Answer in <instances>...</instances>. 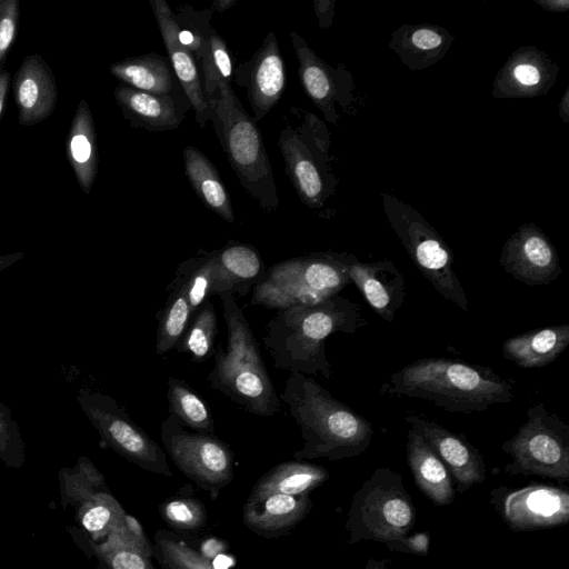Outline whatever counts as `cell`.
<instances>
[{
	"label": "cell",
	"instance_id": "cell-1",
	"mask_svg": "<svg viewBox=\"0 0 569 569\" xmlns=\"http://www.w3.org/2000/svg\"><path fill=\"white\" fill-rule=\"evenodd\" d=\"M366 325L361 306L337 295L316 305L277 310L263 343L276 367L331 379L326 339L338 332L353 335Z\"/></svg>",
	"mask_w": 569,
	"mask_h": 569
},
{
	"label": "cell",
	"instance_id": "cell-2",
	"mask_svg": "<svg viewBox=\"0 0 569 569\" xmlns=\"http://www.w3.org/2000/svg\"><path fill=\"white\" fill-rule=\"evenodd\" d=\"M515 381L491 368L448 358L417 359L392 373L380 392L430 401L450 412H482L512 401Z\"/></svg>",
	"mask_w": 569,
	"mask_h": 569
},
{
	"label": "cell",
	"instance_id": "cell-3",
	"mask_svg": "<svg viewBox=\"0 0 569 569\" xmlns=\"http://www.w3.org/2000/svg\"><path fill=\"white\" fill-rule=\"evenodd\" d=\"M280 399L301 430L303 445L293 453L296 460L353 458L370 446L371 423L312 377L290 372Z\"/></svg>",
	"mask_w": 569,
	"mask_h": 569
},
{
	"label": "cell",
	"instance_id": "cell-4",
	"mask_svg": "<svg viewBox=\"0 0 569 569\" xmlns=\"http://www.w3.org/2000/svg\"><path fill=\"white\" fill-rule=\"evenodd\" d=\"M219 298L227 326V347L216 348L208 381L249 412L271 417L280 403L257 339L237 299L231 295Z\"/></svg>",
	"mask_w": 569,
	"mask_h": 569
},
{
	"label": "cell",
	"instance_id": "cell-5",
	"mask_svg": "<svg viewBox=\"0 0 569 569\" xmlns=\"http://www.w3.org/2000/svg\"><path fill=\"white\" fill-rule=\"evenodd\" d=\"M207 104L210 121L241 186L263 210H276L279 197L272 167L256 121L228 82L219 83L218 92L207 99Z\"/></svg>",
	"mask_w": 569,
	"mask_h": 569
},
{
	"label": "cell",
	"instance_id": "cell-6",
	"mask_svg": "<svg viewBox=\"0 0 569 569\" xmlns=\"http://www.w3.org/2000/svg\"><path fill=\"white\" fill-rule=\"evenodd\" d=\"M356 260L345 252H311L279 261L252 288L249 305L281 310L319 303L352 283L349 267Z\"/></svg>",
	"mask_w": 569,
	"mask_h": 569
},
{
	"label": "cell",
	"instance_id": "cell-7",
	"mask_svg": "<svg viewBox=\"0 0 569 569\" xmlns=\"http://www.w3.org/2000/svg\"><path fill=\"white\" fill-rule=\"evenodd\" d=\"M416 523V509L402 476L379 467L355 492L345 523L347 543H387L409 533Z\"/></svg>",
	"mask_w": 569,
	"mask_h": 569
},
{
	"label": "cell",
	"instance_id": "cell-8",
	"mask_svg": "<svg viewBox=\"0 0 569 569\" xmlns=\"http://www.w3.org/2000/svg\"><path fill=\"white\" fill-rule=\"evenodd\" d=\"M289 112L297 122L286 123L278 142L286 173L300 200L309 208L319 209L335 192L337 183L330 167L329 132L315 114L300 108H291Z\"/></svg>",
	"mask_w": 569,
	"mask_h": 569
},
{
	"label": "cell",
	"instance_id": "cell-9",
	"mask_svg": "<svg viewBox=\"0 0 569 569\" xmlns=\"http://www.w3.org/2000/svg\"><path fill=\"white\" fill-rule=\"evenodd\" d=\"M382 208L417 269L445 299L468 310V299L453 269V254L437 230L411 206L382 193Z\"/></svg>",
	"mask_w": 569,
	"mask_h": 569
},
{
	"label": "cell",
	"instance_id": "cell-10",
	"mask_svg": "<svg viewBox=\"0 0 569 569\" xmlns=\"http://www.w3.org/2000/svg\"><path fill=\"white\" fill-rule=\"evenodd\" d=\"M501 449L511 457L505 465L510 476L569 480V426L543 403L527 410V421Z\"/></svg>",
	"mask_w": 569,
	"mask_h": 569
},
{
	"label": "cell",
	"instance_id": "cell-11",
	"mask_svg": "<svg viewBox=\"0 0 569 569\" xmlns=\"http://www.w3.org/2000/svg\"><path fill=\"white\" fill-rule=\"evenodd\" d=\"M77 401L100 436V445L141 469L164 477L172 471L166 451L109 395L80 389Z\"/></svg>",
	"mask_w": 569,
	"mask_h": 569
},
{
	"label": "cell",
	"instance_id": "cell-12",
	"mask_svg": "<svg viewBox=\"0 0 569 569\" xmlns=\"http://www.w3.org/2000/svg\"><path fill=\"white\" fill-rule=\"evenodd\" d=\"M164 451L176 467L212 496L233 479L230 447L213 433L187 430L172 415L161 423Z\"/></svg>",
	"mask_w": 569,
	"mask_h": 569
},
{
	"label": "cell",
	"instance_id": "cell-13",
	"mask_svg": "<svg viewBox=\"0 0 569 569\" xmlns=\"http://www.w3.org/2000/svg\"><path fill=\"white\" fill-rule=\"evenodd\" d=\"M61 501L71 506L89 541L104 540L127 512L110 492L103 475L88 457H79L73 467L59 471Z\"/></svg>",
	"mask_w": 569,
	"mask_h": 569
},
{
	"label": "cell",
	"instance_id": "cell-14",
	"mask_svg": "<svg viewBox=\"0 0 569 569\" xmlns=\"http://www.w3.org/2000/svg\"><path fill=\"white\" fill-rule=\"evenodd\" d=\"M491 503L513 531H533L569 521V492L565 488L532 483L521 488L497 487Z\"/></svg>",
	"mask_w": 569,
	"mask_h": 569
},
{
	"label": "cell",
	"instance_id": "cell-15",
	"mask_svg": "<svg viewBox=\"0 0 569 569\" xmlns=\"http://www.w3.org/2000/svg\"><path fill=\"white\" fill-rule=\"evenodd\" d=\"M500 266L528 286H545L561 274L559 256L548 237L533 223L520 226L505 242Z\"/></svg>",
	"mask_w": 569,
	"mask_h": 569
},
{
	"label": "cell",
	"instance_id": "cell-16",
	"mask_svg": "<svg viewBox=\"0 0 569 569\" xmlns=\"http://www.w3.org/2000/svg\"><path fill=\"white\" fill-rule=\"evenodd\" d=\"M290 39L298 59V74L305 93L325 119L336 124L339 118L336 104L346 109L353 99L350 73L347 70L333 69L321 60L296 31L290 32Z\"/></svg>",
	"mask_w": 569,
	"mask_h": 569
},
{
	"label": "cell",
	"instance_id": "cell-17",
	"mask_svg": "<svg viewBox=\"0 0 569 569\" xmlns=\"http://www.w3.org/2000/svg\"><path fill=\"white\" fill-rule=\"evenodd\" d=\"M232 80L246 89L253 120H262L280 100L286 84L283 59L272 31L253 56L236 68Z\"/></svg>",
	"mask_w": 569,
	"mask_h": 569
},
{
	"label": "cell",
	"instance_id": "cell-18",
	"mask_svg": "<svg viewBox=\"0 0 569 569\" xmlns=\"http://www.w3.org/2000/svg\"><path fill=\"white\" fill-rule=\"evenodd\" d=\"M405 420L430 445L445 463L455 483V491L462 493L486 480L483 457L465 436L418 416L409 415Z\"/></svg>",
	"mask_w": 569,
	"mask_h": 569
},
{
	"label": "cell",
	"instance_id": "cell-19",
	"mask_svg": "<svg viewBox=\"0 0 569 569\" xmlns=\"http://www.w3.org/2000/svg\"><path fill=\"white\" fill-rule=\"evenodd\" d=\"M12 89L22 127L39 124L53 113L58 101L57 80L39 53L22 59L12 78Z\"/></svg>",
	"mask_w": 569,
	"mask_h": 569
},
{
	"label": "cell",
	"instance_id": "cell-20",
	"mask_svg": "<svg viewBox=\"0 0 569 569\" xmlns=\"http://www.w3.org/2000/svg\"><path fill=\"white\" fill-rule=\"evenodd\" d=\"M558 66L535 47L515 51L493 81V97L523 98L546 94L556 82Z\"/></svg>",
	"mask_w": 569,
	"mask_h": 569
},
{
	"label": "cell",
	"instance_id": "cell-21",
	"mask_svg": "<svg viewBox=\"0 0 569 569\" xmlns=\"http://www.w3.org/2000/svg\"><path fill=\"white\" fill-rule=\"evenodd\" d=\"M161 37L174 73L184 91L200 127L210 120L203 96L201 74L192 52L179 40L173 11L164 0H150Z\"/></svg>",
	"mask_w": 569,
	"mask_h": 569
},
{
	"label": "cell",
	"instance_id": "cell-22",
	"mask_svg": "<svg viewBox=\"0 0 569 569\" xmlns=\"http://www.w3.org/2000/svg\"><path fill=\"white\" fill-rule=\"evenodd\" d=\"M349 276L370 308L383 320L392 322L406 296L405 277L395 263L389 260L361 262L357 259L349 267Z\"/></svg>",
	"mask_w": 569,
	"mask_h": 569
},
{
	"label": "cell",
	"instance_id": "cell-23",
	"mask_svg": "<svg viewBox=\"0 0 569 569\" xmlns=\"http://www.w3.org/2000/svg\"><path fill=\"white\" fill-rule=\"evenodd\" d=\"M312 507L309 493L271 495L254 502H244L242 521L260 537L277 538L293 530Z\"/></svg>",
	"mask_w": 569,
	"mask_h": 569
},
{
	"label": "cell",
	"instance_id": "cell-24",
	"mask_svg": "<svg viewBox=\"0 0 569 569\" xmlns=\"http://www.w3.org/2000/svg\"><path fill=\"white\" fill-rule=\"evenodd\" d=\"M216 252L214 295L244 297L262 278L266 268L257 249L230 241Z\"/></svg>",
	"mask_w": 569,
	"mask_h": 569
},
{
	"label": "cell",
	"instance_id": "cell-25",
	"mask_svg": "<svg viewBox=\"0 0 569 569\" xmlns=\"http://www.w3.org/2000/svg\"><path fill=\"white\" fill-rule=\"evenodd\" d=\"M407 463L416 486L436 506L455 500V487L447 467L430 445L413 429L407 433Z\"/></svg>",
	"mask_w": 569,
	"mask_h": 569
},
{
	"label": "cell",
	"instance_id": "cell-26",
	"mask_svg": "<svg viewBox=\"0 0 569 569\" xmlns=\"http://www.w3.org/2000/svg\"><path fill=\"white\" fill-rule=\"evenodd\" d=\"M113 93L123 117L132 127L151 132L168 131L177 129L183 118L170 94H152L122 83Z\"/></svg>",
	"mask_w": 569,
	"mask_h": 569
},
{
	"label": "cell",
	"instance_id": "cell-27",
	"mask_svg": "<svg viewBox=\"0 0 569 569\" xmlns=\"http://www.w3.org/2000/svg\"><path fill=\"white\" fill-rule=\"evenodd\" d=\"M453 36L433 24H402L389 42L400 60L412 71L428 68L446 56Z\"/></svg>",
	"mask_w": 569,
	"mask_h": 569
},
{
	"label": "cell",
	"instance_id": "cell-28",
	"mask_svg": "<svg viewBox=\"0 0 569 569\" xmlns=\"http://www.w3.org/2000/svg\"><path fill=\"white\" fill-rule=\"evenodd\" d=\"M66 153L80 189L90 193L98 173L94 120L86 100L78 103L66 139Z\"/></svg>",
	"mask_w": 569,
	"mask_h": 569
},
{
	"label": "cell",
	"instance_id": "cell-29",
	"mask_svg": "<svg viewBox=\"0 0 569 569\" xmlns=\"http://www.w3.org/2000/svg\"><path fill=\"white\" fill-rule=\"evenodd\" d=\"M569 345V325H555L505 340L502 355L525 369L545 367Z\"/></svg>",
	"mask_w": 569,
	"mask_h": 569
},
{
	"label": "cell",
	"instance_id": "cell-30",
	"mask_svg": "<svg viewBox=\"0 0 569 569\" xmlns=\"http://www.w3.org/2000/svg\"><path fill=\"white\" fill-rule=\"evenodd\" d=\"M328 478V470L321 466L296 459L283 461L258 479L246 502H254L277 493H310L323 485Z\"/></svg>",
	"mask_w": 569,
	"mask_h": 569
},
{
	"label": "cell",
	"instance_id": "cell-31",
	"mask_svg": "<svg viewBox=\"0 0 569 569\" xmlns=\"http://www.w3.org/2000/svg\"><path fill=\"white\" fill-rule=\"evenodd\" d=\"M184 170L191 187L207 208L227 222H234L229 193L211 161L193 146L183 150Z\"/></svg>",
	"mask_w": 569,
	"mask_h": 569
},
{
	"label": "cell",
	"instance_id": "cell-32",
	"mask_svg": "<svg viewBox=\"0 0 569 569\" xmlns=\"http://www.w3.org/2000/svg\"><path fill=\"white\" fill-rule=\"evenodd\" d=\"M110 73L122 84L158 96L172 91V76L167 59L148 53L112 63Z\"/></svg>",
	"mask_w": 569,
	"mask_h": 569
},
{
	"label": "cell",
	"instance_id": "cell-33",
	"mask_svg": "<svg viewBox=\"0 0 569 569\" xmlns=\"http://www.w3.org/2000/svg\"><path fill=\"white\" fill-rule=\"evenodd\" d=\"M217 281L216 252L199 250L193 257L182 261L170 283L180 287L186 296L192 313L214 296Z\"/></svg>",
	"mask_w": 569,
	"mask_h": 569
},
{
	"label": "cell",
	"instance_id": "cell-34",
	"mask_svg": "<svg viewBox=\"0 0 569 569\" xmlns=\"http://www.w3.org/2000/svg\"><path fill=\"white\" fill-rule=\"evenodd\" d=\"M167 399L170 415L183 427L202 433L214 432V421L208 405L184 380L169 377Z\"/></svg>",
	"mask_w": 569,
	"mask_h": 569
},
{
	"label": "cell",
	"instance_id": "cell-35",
	"mask_svg": "<svg viewBox=\"0 0 569 569\" xmlns=\"http://www.w3.org/2000/svg\"><path fill=\"white\" fill-rule=\"evenodd\" d=\"M166 291L167 299L156 316L158 321L157 355H164L174 349L193 317L187 296L180 287L169 283Z\"/></svg>",
	"mask_w": 569,
	"mask_h": 569
},
{
	"label": "cell",
	"instance_id": "cell-36",
	"mask_svg": "<svg viewBox=\"0 0 569 569\" xmlns=\"http://www.w3.org/2000/svg\"><path fill=\"white\" fill-rule=\"evenodd\" d=\"M218 318L213 305L206 300L193 315L174 350L189 353L192 361L202 362L214 353Z\"/></svg>",
	"mask_w": 569,
	"mask_h": 569
},
{
	"label": "cell",
	"instance_id": "cell-37",
	"mask_svg": "<svg viewBox=\"0 0 569 569\" xmlns=\"http://www.w3.org/2000/svg\"><path fill=\"white\" fill-rule=\"evenodd\" d=\"M152 558L161 569H214L206 557L167 529L154 531Z\"/></svg>",
	"mask_w": 569,
	"mask_h": 569
},
{
	"label": "cell",
	"instance_id": "cell-38",
	"mask_svg": "<svg viewBox=\"0 0 569 569\" xmlns=\"http://www.w3.org/2000/svg\"><path fill=\"white\" fill-rule=\"evenodd\" d=\"M199 66L201 67L206 101L216 96L220 82L231 83L233 77L232 60L226 41L213 27L206 40Z\"/></svg>",
	"mask_w": 569,
	"mask_h": 569
},
{
	"label": "cell",
	"instance_id": "cell-39",
	"mask_svg": "<svg viewBox=\"0 0 569 569\" xmlns=\"http://www.w3.org/2000/svg\"><path fill=\"white\" fill-rule=\"evenodd\" d=\"M161 519L172 529L197 531L208 523V515L202 501L193 496H184L183 490L163 501L158 508Z\"/></svg>",
	"mask_w": 569,
	"mask_h": 569
},
{
	"label": "cell",
	"instance_id": "cell-40",
	"mask_svg": "<svg viewBox=\"0 0 569 569\" xmlns=\"http://www.w3.org/2000/svg\"><path fill=\"white\" fill-rule=\"evenodd\" d=\"M100 569H156L152 558L110 538L100 542L89 541Z\"/></svg>",
	"mask_w": 569,
	"mask_h": 569
},
{
	"label": "cell",
	"instance_id": "cell-41",
	"mask_svg": "<svg viewBox=\"0 0 569 569\" xmlns=\"http://www.w3.org/2000/svg\"><path fill=\"white\" fill-rule=\"evenodd\" d=\"M0 461L19 469L26 462V445L11 409L0 402Z\"/></svg>",
	"mask_w": 569,
	"mask_h": 569
},
{
	"label": "cell",
	"instance_id": "cell-42",
	"mask_svg": "<svg viewBox=\"0 0 569 569\" xmlns=\"http://www.w3.org/2000/svg\"><path fill=\"white\" fill-rule=\"evenodd\" d=\"M19 21V0H0V70L17 40Z\"/></svg>",
	"mask_w": 569,
	"mask_h": 569
},
{
	"label": "cell",
	"instance_id": "cell-43",
	"mask_svg": "<svg viewBox=\"0 0 569 569\" xmlns=\"http://www.w3.org/2000/svg\"><path fill=\"white\" fill-rule=\"evenodd\" d=\"M152 558V541L148 538L140 521L126 515L122 522L107 537Z\"/></svg>",
	"mask_w": 569,
	"mask_h": 569
},
{
	"label": "cell",
	"instance_id": "cell-44",
	"mask_svg": "<svg viewBox=\"0 0 569 569\" xmlns=\"http://www.w3.org/2000/svg\"><path fill=\"white\" fill-rule=\"evenodd\" d=\"M385 546L391 551L427 556L430 547V533L428 531L407 533L385 543Z\"/></svg>",
	"mask_w": 569,
	"mask_h": 569
},
{
	"label": "cell",
	"instance_id": "cell-45",
	"mask_svg": "<svg viewBox=\"0 0 569 569\" xmlns=\"http://www.w3.org/2000/svg\"><path fill=\"white\" fill-rule=\"evenodd\" d=\"M315 12L318 17L319 26L328 28L332 23L335 12V1L329 0H315Z\"/></svg>",
	"mask_w": 569,
	"mask_h": 569
},
{
	"label": "cell",
	"instance_id": "cell-46",
	"mask_svg": "<svg viewBox=\"0 0 569 569\" xmlns=\"http://www.w3.org/2000/svg\"><path fill=\"white\" fill-rule=\"evenodd\" d=\"M11 82L12 79L10 72L6 69L0 70V119L6 107Z\"/></svg>",
	"mask_w": 569,
	"mask_h": 569
},
{
	"label": "cell",
	"instance_id": "cell-47",
	"mask_svg": "<svg viewBox=\"0 0 569 569\" xmlns=\"http://www.w3.org/2000/svg\"><path fill=\"white\" fill-rule=\"evenodd\" d=\"M535 2L550 12H566L569 10L568 0H536Z\"/></svg>",
	"mask_w": 569,
	"mask_h": 569
},
{
	"label": "cell",
	"instance_id": "cell-48",
	"mask_svg": "<svg viewBox=\"0 0 569 569\" xmlns=\"http://www.w3.org/2000/svg\"><path fill=\"white\" fill-rule=\"evenodd\" d=\"M24 256L26 253L23 251L0 254V271L22 260Z\"/></svg>",
	"mask_w": 569,
	"mask_h": 569
},
{
	"label": "cell",
	"instance_id": "cell-49",
	"mask_svg": "<svg viewBox=\"0 0 569 569\" xmlns=\"http://www.w3.org/2000/svg\"><path fill=\"white\" fill-rule=\"evenodd\" d=\"M559 107L560 117L563 120V122L567 123L569 121V88H567V90L565 91L562 101Z\"/></svg>",
	"mask_w": 569,
	"mask_h": 569
},
{
	"label": "cell",
	"instance_id": "cell-50",
	"mask_svg": "<svg viewBox=\"0 0 569 569\" xmlns=\"http://www.w3.org/2000/svg\"><path fill=\"white\" fill-rule=\"evenodd\" d=\"M363 569H390L389 559H369Z\"/></svg>",
	"mask_w": 569,
	"mask_h": 569
},
{
	"label": "cell",
	"instance_id": "cell-51",
	"mask_svg": "<svg viewBox=\"0 0 569 569\" xmlns=\"http://www.w3.org/2000/svg\"><path fill=\"white\" fill-rule=\"evenodd\" d=\"M237 0H214L212 2V9L217 10L218 12H223L228 9H230L232 6H234Z\"/></svg>",
	"mask_w": 569,
	"mask_h": 569
}]
</instances>
